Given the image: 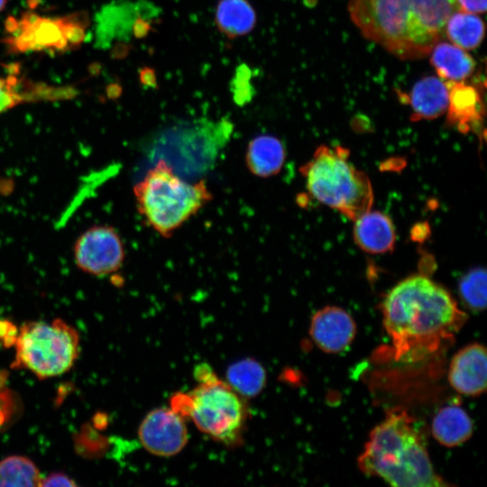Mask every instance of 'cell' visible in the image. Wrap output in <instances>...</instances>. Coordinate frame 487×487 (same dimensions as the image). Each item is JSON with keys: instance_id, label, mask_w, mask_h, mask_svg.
<instances>
[{"instance_id": "13", "label": "cell", "mask_w": 487, "mask_h": 487, "mask_svg": "<svg viewBox=\"0 0 487 487\" xmlns=\"http://www.w3.org/2000/svg\"><path fill=\"white\" fill-rule=\"evenodd\" d=\"M447 123L461 133H468L482 119L483 105L479 91L463 81H446Z\"/></svg>"}, {"instance_id": "1", "label": "cell", "mask_w": 487, "mask_h": 487, "mask_svg": "<svg viewBox=\"0 0 487 487\" xmlns=\"http://www.w3.org/2000/svg\"><path fill=\"white\" fill-rule=\"evenodd\" d=\"M381 310L395 360L402 363L421 361L452 343L467 320L449 292L422 274L399 282Z\"/></svg>"}, {"instance_id": "16", "label": "cell", "mask_w": 487, "mask_h": 487, "mask_svg": "<svg viewBox=\"0 0 487 487\" xmlns=\"http://www.w3.org/2000/svg\"><path fill=\"white\" fill-rule=\"evenodd\" d=\"M285 158V148L280 139L270 134H261L249 142L245 163L254 176L269 178L280 171Z\"/></svg>"}, {"instance_id": "21", "label": "cell", "mask_w": 487, "mask_h": 487, "mask_svg": "<svg viewBox=\"0 0 487 487\" xmlns=\"http://www.w3.org/2000/svg\"><path fill=\"white\" fill-rule=\"evenodd\" d=\"M225 379V382L242 398H254L265 387L267 376L258 361L244 358L227 367Z\"/></svg>"}, {"instance_id": "22", "label": "cell", "mask_w": 487, "mask_h": 487, "mask_svg": "<svg viewBox=\"0 0 487 487\" xmlns=\"http://www.w3.org/2000/svg\"><path fill=\"white\" fill-rule=\"evenodd\" d=\"M484 23L475 14L455 12L448 19L445 36L464 51L476 49L484 37Z\"/></svg>"}, {"instance_id": "10", "label": "cell", "mask_w": 487, "mask_h": 487, "mask_svg": "<svg viewBox=\"0 0 487 487\" xmlns=\"http://www.w3.org/2000/svg\"><path fill=\"white\" fill-rule=\"evenodd\" d=\"M138 437L152 455L170 457L180 453L188 440L184 418L170 407L151 410L142 420Z\"/></svg>"}, {"instance_id": "17", "label": "cell", "mask_w": 487, "mask_h": 487, "mask_svg": "<svg viewBox=\"0 0 487 487\" xmlns=\"http://www.w3.org/2000/svg\"><path fill=\"white\" fill-rule=\"evenodd\" d=\"M473 421L459 406H446L438 410L432 421V434L441 445L457 446L473 434Z\"/></svg>"}, {"instance_id": "4", "label": "cell", "mask_w": 487, "mask_h": 487, "mask_svg": "<svg viewBox=\"0 0 487 487\" xmlns=\"http://www.w3.org/2000/svg\"><path fill=\"white\" fill-rule=\"evenodd\" d=\"M133 193L139 214L166 238L213 198L204 180L196 183L184 180L164 160L148 170L133 187Z\"/></svg>"}, {"instance_id": "23", "label": "cell", "mask_w": 487, "mask_h": 487, "mask_svg": "<svg viewBox=\"0 0 487 487\" xmlns=\"http://www.w3.org/2000/svg\"><path fill=\"white\" fill-rule=\"evenodd\" d=\"M42 478L35 464L21 455L0 461V486H41Z\"/></svg>"}, {"instance_id": "9", "label": "cell", "mask_w": 487, "mask_h": 487, "mask_svg": "<svg viewBox=\"0 0 487 487\" xmlns=\"http://www.w3.org/2000/svg\"><path fill=\"white\" fill-rule=\"evenodd\" d=\"M77 266L85 272L102 276L116 271L124 259V247L112 226L96 225L78 236L74 245Z\"/></svg>"}, {"instance_id": "12", "label": "cell", "mask_w": 487, "mask_h": 487, "mask_svg": "<svg viewBox=\"0 0 487 487\" xmlns=\"http://www.w3.org/2000/svg\"><path fill=\"white\" fill-rule=\"evenodd\" d=\"M486 349L478 343H473L453 356L448 370V381L461 394L478 396L486 390Z\"/></svg>"}, {"instance_id": "26", "label": "cell", "mask_w": 487, "mask_h": 487, "mask_svg": "<svg viewBox=\"0 0 487 487\" xmlns=\"http://www.w3.org/2000/svg\"><path fill=\"white\" fill-rule=\"evenodd\" d=\"M18 334L17 328L8 321H0V339L5 345H14Z\"/></svg>"}, {"instance_id": "14", "label": "cell", "mask_w": 487, "mask_h": 487, "mask_svg": "<svg viewBox=\"0 0 487 487\" xmlns=\"http://www.w3.org/2000/svg\"><path fill=\"white\" fill-rule=\"evenodd\" d=\"M354 238L364 252L384 253L393 249L396 234L388 216L369 210L354 220Z\"/></svg>"}, {"instance_id": "3", "label": "cell", "mask_w": 487, "mask_h": 487, "mask_svg": "<svg viewBox=\"0 0 487 487\" xmlns=\"http://www.w3.org/2000/svg\"><path fill=\"white\" fill-rule=\"evenodd\" d=\"M359 469L398 487L447 485L436 473L423 437L402 409L390 410L370 433L357 460Z\"/></svg>"}, {"instance_id": "18", "label": "cell", "mask_w": 487, "mask_h": 487, "mask_svg": "<svg viewBox=\"0 0 487 487\" xmlns=\"http://www.w3.org/2000/svg\"><path fill=\"white\" fill-rule=\"evenodd\" d=\"M48 90L26 81L20 73L18 64H0V115L15 106L38 97H48Z\"/></svg>"}, {"instance_id": "20", "label": "cell", "mask_w": 487, "mask_h": 487, "mask_svg": "<svg viewBox=\"0 0 487 487\" xmlns=\"http://www.w3.org/2000/svg\"><path fill=\"white\" fill-rule=\"evenodd\" d=\"M216 27L228 39L251 32L256 23V14L248 0H220L216 8Z\"/></svg>"}, {"instance_id": "15", "label": "cell", "mask_w": 487, "mask_h": 487, "mask_svg": "<svg viewBox=\"0 0 487 487\" xmlns=\"http://www.w3.org/2000/svg\"><path fill=\"white\" fill-rule=\"evenodd\" d=\"M411 120H431L446 112L448 88L440 78L427 76L418 80L409 96Z\"/></svg>"}, {"instance_id": "19", "label": "cell", "mask_w": 487, "mask_h": 487, "mask_svg": "<svg viewBox=\"0 0 487 487\" xmlns=\"http://www.w3.org/2000/svg\"><path fill=\"white\" fill-rule=\"evenodd\" d=\"M430 63L438 77L447 81H463L475 67L474 60L464 50L446 41L437 42L432 49Z\"/></svg>"}, {"instance_id": "5", "label": "cell", "mask_w": 487, "mask_h": 487, "mask_svg": "<svg viewBox=\"0 0 487 487\" xmlns=\"http://www.w3.org/2000/svg\"><path fill=\"white\" fill-rule=\"evenodd\" d=\"M348 158L344 147L321 145L299 171L312 198L354 221L371 209L373 191L367 175Z\"/></svg>"}, {"instance_id": "6", "label": "cell", "mask_w": 487, "mask_h": 487, "mask_svg": "<svg viewBox=\"0 0 487 487\" xmlns=\"http://www.w3.org/2000/svg\"><path fill=\"white\" fill-rule=\"evenodd\" d=\"M198 385L189 392L177 393L170 408L191 418L204 434L225 444H234L246 419L243 398L207 366L195 371Z\"/></svg>"}, {"instance_id": "11", "label": "cell", "mask_w": 487, "mask_h": 487, "mask_svg": "<svg viewBox=\"0 0 487 487\" xmlns=\"http://www.w3.org/2000/svg\"><path fill=\"white\" fill-rule=\"evenodd\" d=\"M355 334L354 318L339 307H325L311 318L309 335L316 345L326 353L345 351L354 341Z\"/></svg>"}, {"instance_id": "29", "label": "cell", "mask_w": 487, "mask_h": 487, "mask_svg": "<svg viewBox=\"0 0 487 487\" xmlns=\"http://www.w3.org/2000/svg\"><path fill=\"white\" fill-rule=\"evenodd\" d=\"M6 0H0V12L5 8Z\"/></svg>"}, {"instance_id": "27", "label": "cell", "mask_w": 487, "mask_h": 487, "mask_svg": "<svg viewBox=\"0 0 487 487\" xmlns=\"http://www.w3.org/2000/svg\"><path fill=\"white\" fill-rule=\"evenodd\" d=\"M461 11L482 14L486 11V0H457Z\"/></svg>"}, {"instance_id": "25", "label": "cell", "mask_w": 487, "mask_h": 487, "mask_svg": "<svg viewBox=\"0 0 487 487\" xmlns=\"http://www.w3.org/2000/svg\"><path fill=\"white\" fill-rule=\"evenodd\" d=\"M77 483L69 476L61 473H51L47 478L42 479L41 486H76Z\"/></svg>"}, {"instance_id": "24", "label": "cell", "mask_w": 487, "mask_h": 487, "mask_svg": "<svg viewBox=\"0 0 487 487\" xmlns=\"http://www.w3.org/2000/svg\"><path fill=\"white\" fill-rule=\"evenodd\" d=\"M486 271L474 268L466 272L459 280L458 292L464 305L475 312L486 307Z\"/></svg>"}, {"instance_id": "2", "label": "cell", "mask_w": 487, "mask_h": 487, "mask_svg": "<svg viewBox=\"0 0 487 487\" xmlns=\"http://www.w3.org/2000/svg\"><path fill=\"white\" fill-rule=\"evenodd\" d=\"M457 0H350V18L366 39L400 60L427 56L446 32Z\"/></svg>"}, {"instance_id": "7", "label": "cell", "mask_w": 487, "mask_h": 487, "mask_svg": "<svg viewBox=\"0 0 487 487\" xmlns=\"http://www.w3.org/2000/svg\"><path fill=\"white\" fill-rule=\"evenodd\" d=\"M13 366L40 379L61 375L74 364L79 352L77 330L61 319L31 321L18 330Z\"/></svg>"}, {"instance_id": "28", "label": "cell", "mask_w": 487, "mask_h": 487, "mask_svg": "<svg viewBox=\"0 0 487 487\" xmlns=\"http://www.w3.org/2000/svg\"><path fill=\"white\" fill-rule=\"evenodd\" d=\"M140 79L142 84L155 87L156 85V77L154 70L150 68H144L140 71Z\"/></svg>"}, {"instance_id": "8", "label": "cell", "mask_w": 487, "mask_h": 487, "mask_svg": "<svg viewBox=\"0 0 487 487\" xmlns=\"http://www.w3.org/2000/svg\"><path fill=\"white\" fill-rule=\"evenodd\" d=\"M87 17L83 13L48 17L24 13L5 22L4 43L11 52H65L78 47L86 33Z\"/></svg>"}]
</instances>
